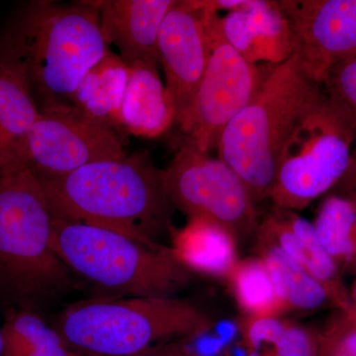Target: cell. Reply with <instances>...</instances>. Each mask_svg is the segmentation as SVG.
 I'll return each instance as SVG.
<instances>
[{"label":"cell","mask_w":356,"mask_h":356,"mask_svg":"<svg viewBox=\"0 0 356 356\" xmlns=\"http://www.w3.org/2000/svg\"><path fill=\"white\" fill-rule=\"evenodd\" d=\"M58 216L112 229L145 245L172 238L175 206L163 170L144 153L95 161L74 172L39 177Z\"/></svg>","instance_id":"6da1fadb"},{"label":"cell","mask_w":356,"mask_h":356,"mask_svg":"<svg viewBox=\"0 0 356 356\" xmlns=\"http://www.w3.org/2000/svg\"><path fill=\"white\" fill-rule=\"evenodd\" d=\"M108 51L89 1L31 2L0 40V58L24 79L40 111L72 104L81 79Z\"/></svg>","instance_id":"7a4b0ae2"},{"label":"cell","mask_w":356,"mask_h":356,"mask_svg":"<svg viewBox=\"0 0 356 356\" xmlns=\"http://www.w3.org/2000/svg\"><path fill=\"white\" fill-rule=\"evenodd\" d=\"M57 213L25 165L0 170V305L41 314L76 287L53 245Z\"/></svg>","instance_id":"3957f363"},{"label":"cell","mask_w":356,"mask_h":356,"mask_svg":"<svg viewBox=\"0 0 356 356\" xmlns=\"http://www.w3.org/2000/svg\"><path fill=\"white\" fill-rule=\"evenodd\" d=\"M324 95L295 54L271 69L254 97L222 132L218 156L242 179L255 204L270 197L281 149Z\"/></svg>","instance_id":"277c9868"},{"label":"cell","mask_w":356,"mask_h":356,"mask_svg":"<svg viewBox=\"0 0 356 356\" xmlns=\"http://www.w3.org/2000/svg\"><path fill=\"white\" fill-rule=\"evenodd\" d=\"M53 245L76 278L99 297H177L194 273L170 245H145L112 229L56 218Z\"/></svg>","instance_id":"5b68a950"},{"label":"cell","mask_w":356,"mask_h":356,"mask_svg":"<svg viewBox=\"0 0 356 356\" xmlns=\"http://www.w3.org/2000/svg\"><path fill=\"white\" fill-rule=\"evenodd\" d=\"M207 312L178 297H95L70 304L53 325L83 355L133 356L156 344L206 334Z\"/></svg>","instance_id":"8992f818"},{"label":"cell","mask_w":356,"mask_h":356,"mask_svg":"<svg viewBox=\"0 0 356 356\" xmlns=\"http://www.w3.org/2000/svg\"><path fill=\"white\" fill-rule=\"evenodd\" d=\"M356 130L324 95L300 119L278 159L273 205L305 209L339 184L350 168Z\"/></svg>","instance_id":"52a82bcc"},{"label":"cell","mask_w":356,"mask_h":356,"mask_svg":"<svg viewBox=\"0 0 356 356\" xmlns=\"http://www.w3.org/2000/svg\"><path fill=\"white\" fill-rule=\"evenodd\" d=\"M163 175L172 205L187 219L216 222L238 243L254 236L259 222L257 204L242 179L219 156L201 151L187 139Z\"/></svg>","instance_id":"ba28073f"},{"label":"cell","mask_w":356,"mask_h":356,"mask_svg":"<svg viewBox=\"0 0 356 356\" xmlns=\"http://www.w3.org/2000/svg\"><path fill=\"white\" fill-rule=\"evenodd\" d=\"M203 3L209 58L184 133L201 151L210 153L227 126L257 95L271 67L242 57L227 41L219 13L209 1Z\"/></svg>","instance_id":"9c48e42d"},{"label":"cell","mask_w":356,"mask_h":356,"mask_svg":"<svg viewBox=\"0 0 356 356\" xmlns=\"http://www.w3.org/2000/svg\"><path fill=\"white\" fill-rule=\"evenodd\" d=\"M126 154L117 131L74 105H58L40 111L28 135L25 165L39 177H55Z\"/></svg>","instance_id":"30bf717a"},{"label":"cell","mask_w":356,"mask_h":356,"mask_svg":"<svg viewBox=\"0 0 356 356\" xmlns=\"http://www.w3.org/2000/svg\"><path fill=\"white\" fill-rule=\"evenodd\" d=\"M293 54L307 76L322 86L336 65L356 58V0H282Z\"/></svg>","instance_id":"8fae6325"},{"label":"cell","mask_w":356,"mask_h":356,"mask_svg":"<svg viewBox=\"0 0 356 356\" xmlns=\"http://www.w3.org/2000/svg\"><path fill=\"white\" fill-rule=\"evenodd\" d=\"M158 53L175 103V124L184 133L209 58L203 1L175 0L159 30Z\"/></svg>","instance_id":"7c38bea8"},{"label":"cell","mask_w":356,"mask_h":356,"mask_svg":"<svg viewBox=\"0 0 356 356\" xmlns=\"http://www.w3.org/2000/svg\"><path fill=\"white\" fill-rule=\"evenodd\" d=\"M254 238L280 248L325 288L332 306L348 311L350 290L344 284L343 273L318 240L313 222L296 211L273 205L259 221Z\"/></svg>","instance_id":"4fadbf2b"},{"label":"cell","mask_w":356,"mask_h":356,"mask_svg":"<svg viewBox=\"0 0 356 356\" xmlns=\"http://www.w3.org/2000/svg\"><path fill=\"white\" fill-rule=\"evenodd\" d=\"M107 44H115L126 65H159L158 39L161 24L175 0H95Z\"/></svg>","instance_id":"5bb4252c"},{"label":"cell","mask_w":356,"mask_h":356,"mask_svg":"<svg viewBox=\"0 0 356 356\" xmlns=\"http://www.w3.org/2000/svg\"><path fill=\"white\" fill-rule=\"evenodd\" d=\"M221 21L227 41L248 62L277 65L291 57V28L280 1L248 0Z\"/></svg>","instance_id":"9a60e30c"},{"label":"cell","mask_w":356,"mask_h":356,"mask_svg":"<svg viewBox=\"0 0 356 356\" xmlns=\"http://www.w3.org/2000/svg\"><path fill=\"white\" fill-rule=\"evenodd\" d=\"M172 124H175V103L161 81L158 65L143 60L128 65L122 130L151 139L166 132Z\"/></svg>","instance_id":"2e32d148"},{"label":"cell","mask_w":356,"mask_h":356,"mask_svg":"<svg viewBox=\"0 0 356 356\" xmlns=\"http://www.w3.org/2000/svg\"><path fill=\"white\" fill-rule=\"evenodd\" d=\"M170 238L178 259L194 274L227 280L240 259L235 236L207 220H188Z\"/></svg>","instance_id":"e0dca14e"},{"label":"cell","mask_w":356,"mask_h":356,"mask_svg":"<svg viewBox=\"0 0 356 356\" xmlns=\"http://www.w3.org/2000/svg\"><path fill=\"white\" fill-rule=\"evenodd\" d=\"M39 113L24 79L0 58V170L25 165L28 135Z\"/></svg>","instance_id":"ac0fdd59"},{"label":"cell","mask_w":356,"mask_h":356,"mask_svg":"<svg viewBox=\"0 0 356 356\" xmlns=\"http://www.w3.org/2000/svg\"><path fill=\"white\" fill-rule=\"evenodd\" d=\"M128 81V65L108 51L88 70L72 97V105L102 125L122 130L121 109Z\"/></svg>","instance_id":"d6986e66"},{"label":"cell","mask_w":356,"mask_h":356,"mask_svg":"<svg viewBox=\"0 0 356 356\" xmlns=\"http://www.w3.org/2000/svg\"><path fill=\"white\" fill-rule=\"evenodd\" d=\"M257 257L266 264L274 288L287 311L312 312L332 305L324 287L273 243L254 238Z\"/></svg>","instance_id":"ffe728a7"},{"label":"cell","mask_w":356,"mask_h":356,"mask_svg":"<svg viewBox=\"0 0 356 356\" xmlns=\"http://www.w3.org/2000/svg\"><path fill=\"white\" fill-rule=\"evenodd\" d=\"M318 240L341 273L356 274V205L332 194L318 206L313 222Z\"/></svg>","instance_id":"44dd1931"},{"label":"cell","mask_w":356,"mask_h":356,"mask_svg":"<svg viewBox=\"0 0 356 356\" xmlns=\"http://www.w3.org/2000/svg\"><path fill=\"white\" fill-rule=\"evenodd\" d=\"M2 327V356H72L65 339L40 314L7 310Z\"/></svg>","instance_id":"7402d4cb"},{"label":"cell","mask_w":356,"mask_h":356,"mask_svg":"<svg viewBox=\"0 0 356 356\" xmlns=\"http://www.w3.org/2000/svg\"><path fill=\"white\" fill-rule=\"evenodd\" d=\"M227 281L245 317L280 318L287 312L266 264L257 255L238 259Z\"/></svg>","instance_id":"603a6c76"},{"label":"cell","mask_w":356,"mask_h":356,"mask_svg":"<svg viewBox=\"0 0 356 356\" xmlns=\"http://www.w3.org/2000/svg\"><path fill=\"white\" fill-rule=\"evenodd\" d=\"M322 88L327 99L356 130V58L332 67Z\"/></svg>","instance_id":"cb8c5ba5"},{"label":"cell","mask_w":356,"mask_h":356,"mask_svg":"<svg viewBox=\"0 0 356 356\" xmlns=\"http://www.w3.org/2000/svg\"><path fill=\"white\" fill-rule=\"evenodd\" d=\"M339 312L318 336L317 356H356V325Z\"/></svg>","instance_id":"d4e9b609"},{"label":"cell","mask_w":356,"mask_h":356,"mask_svg":"<svg viewBox=\"0 0 356 356\" xmlns=\"http://www.w3.org/2000/svg\"><path fill=\"white\" fill-rule=\"evenodd\" d=\"M287 321L280 318H243L241 332L245 348L250 351L266 353V348L274 350L280 341Z\"/></svg>","instance_id":"484cf974"},{"label":"cell","mask_w":356,"mask_h":356,"mask_svg":"<svg viewBox=\"0 0 356 356\" xmlns=\"http://www.w3.org/2000/svg\"><path fill=\"white\" fill-rule=\"evenodd\" d=\"M317 353L318 336L291 322H287L273 350V356H317Z\"/></svg>","instance_id":"4316f807"},{"label":"cell","mask_w":356,"mask_h":356,"mask_svg":"<svg viewBox=\"0 0 356 356\" xmlns=\"http://www.w3.org/2000/svg\"><path fill=\"white\" fill-rule=\"evenodd\" d=\"M133 356H200L177 341L156 344Z\"/></svg>","instance_id":"83f0119b"},{"label":"cell","mask_w":356,"mask_h":356,"mask_svg":"<svg viewBox=\"0 0 356 356\" xmlns=\"http://www.w3.org/2000/svg\"><path fill=\"white\" fill-rule=\"evenodd\" d=\"M343 313L348 321L356 325V280L350 290V307Z\"/></svg>","instance_id":"f1b7e54d"},{"label":"cell","mask_w":356,"mask_h":356,"mask_svg":"<svg viewBox=\"0 0 356 356\" xmlns=\"http://www.w3.org/2000/svg\"><path fill=\"white\" fill-rule=\"evenodd\" d=\"M245 356H273V355H268V353H261V351L248 350V353H245Z\"/></svg>","instance_id":"f546056e"},{"label":"cell","mask_w":356,"mask_h":356,"mask_svg":"<svg viewBox=\"0 0 356 356\" xmlns=\"http://www.w3.org/2000/svg\"><path fill=\"white\" fill-rule=\"evenodd\" d=\"M2 351H3V339H2V327L0 325V356H2Z\"/></svg>","instance_id":"4dcf8cb0"},{"label":"cell","mask_w":356,"mask_h":356,"mask_svg":"<svg viewBox=\"0 0 356 356\" xmlns=\"http://www.w3.org/2000/svg\"><path fill=\"white\" fill-rule=\"evenodd\" d=\"M72 356H86V355H79V353H74V355H72Z\"/></svg>","instance_id":"1f68e13d"}]
</instances>
